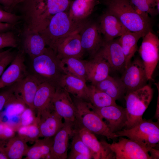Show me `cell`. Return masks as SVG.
Listing matches in <instances>:
<instances>
[{"instance_id": "cell-18", "label": "cell", "mask_w": 159, "mask_h": 159, "mask_svg": "<svg viewBox=\"0 0 159 159\" xmlns=\"http://www.w3.org/2000/svg\"><path fill=\"white\" fill-rule=\"evenodd\" d=\"M98 52L108 62L111 69H124L125 59L122 48L118 39L105 42Z\"/></svg>"}, {"instance_id": "cell-20", "label": "cell", "mask_w": 159, "mask_h": 159, "mask_svg": "<svg viewBox=\"0 0 159 159\" xmlns=\"http://www.w3.org/2000/svg\"><path fill=\"white\" fill-rule=\"evenodd\" d=\"M53 50L61 59L69 57L82 59L84 51L82 47L79 33L71 34L56 46Z\"/></svg>"}, {"instance_id": "cell-45", "label": "cell", "mask_w": 159, "mask_h": 159, "mask_svg": "<svg viewBox=\"0 0 159 159\" xmlns=\"http://www.w3.org/2000/svg\"><path fill=\"white\" fill-rule=\"evenodd\" d=\"M7 159L8 158L6 155L3 149L0 146V159Z\"/></svg>"}, {"instance_id": "cell-10", "label": "cell", "mask_w": 159, "mask_h": 159, "mask_svg": "<svg viewBox=\"0 0 159 159\" xmlns=\"http://www.w3.org/2000/svg\"><path fill=\"white\" fill-rule=\"evenodd\" d=\"M42 82L35 75H26L13 85L14 94L21 103L34 111L33 102L36 93Z\"/></svg>"}, {"instance_id": "cell-27", "label": "cell", "mask_w": 159, "mask_h": 159, "mask_svg": "<svg viewBox=\"0 0 159 159\" xmlns=\"http://www.w3.org/2000/svg\"><path fill=\"white\" fill-rule=\"evenodd\" d=\"M95 86L116 100L122 98L126 93L125 88L120 79L109 75Z\"/></svg>"}, {"instance_id": "cell-35", "label": "cell", "mask_w": 159, "mask_h": 159, "mask_svg": "<svg viewBox=\"0 0 159 159\" xmlns=\"http://www.w3.org/2000/svg\"><path fill=\"white\" fill-rule=\"evenodd\" d=\"M17 45L15 34L11 30L0 33V49L6 47H16Z\"/></svg>"}, {"instance_id": "cell-3", "label": "cell", "mask_w": 159, "mask_h": 159, "mask_svg": "<svg viewBox=\"0 0 159 159\" xmlns=\"http://www.w3.org/2000/svg\"><path fill=\"white\" fill-rule=\"evenodd\" d=\"M73 100L76 108L74 129L84 128L94 134L105 136L108 140L117 138L106 123L92 109L90 102L74 97Z\"/></svg>"}, {"instance_id": "cell-9", "label": "cell", "mask_w": 159, "mask_h": 159, "mask_svg": "<svg viewBox=\"0 0 159 159\" xmlns=\"http://www.w3.org/2000/svg\"><path fill=\"white\" fill-rule=\"evenodd\" d=\"M120 78L125 89V94L140 89L148 81L145 67L140 58L136 57L124 70Z\"/></svg>"}, {"instance_id": "cell-31", "label": "cell", "mask_w": 159, "mask_h": 159, "mask_svg": "<svg viewBox=\"0 0 159 159\" xmlns=\"http://www.w3.org/2000/svg\"><path fill=\"white\" fill-rule=\"evenodd\" d=\"M134 8L146 16L154 17L159 13V0H130Z\"/></svg>"}, {"instance_id": "cell-5", "label": "cell", "mask_w": 159, "mask_h": 159, "mask_svg": "<svg viewBox=\"0 0 159 159\" xmlns=\"http://www.w3.org/2000/svg\"><path fill=\"white\" fill-rule=\"evenodd\" d=\"M153 92L151 86L146 85L126 93L125 98L127 120L125 129L131 128L143 120V114L152 100Z\"/></svg>"}, {"instance_id": "cell-36", "label": "cell", "mask_w": 159, "mask_h": 159, "mask_svg": "<svg viewBox=\"0 0 159 159\" xmlns=\"http://www.w3.org/2000/svg\"><path fill=\"white\" fill-rule=\"evenodd\" d=\"M21 20V17L0 9V22L15 25Z\"/></svg>"}, {"instance_id": "cell-26", "label": "cell", "mask_w": 159, "mask_h": 159, "mask_svg": "<svg viewBox=\"0 0 159 159\" xmlns=\"http://www.w3.org/2000/svg\"><path fill=\"white\" fill-rule=\"evenodd\" d=\"M0 146L8 159H21L29 148L27 143L18 135L0 142Z\"/></svg>"}, {"instance_id": "cell-4", "label": "cell", "mask_w": 159, "mask_h": 159, "mask_svg": "<svg viewBox=\"0 0 159 159\" xmlns=\"http://www.w3.org/2000/svg\"><path fill=\"white\" fill-rule=\"evenodd\" d=\"M32 67L36 76L42 82H47L59 86L60 80L65 74L61 66V59L51 48H46L40 55L32 59Z\"/></svg>"}, {"instance_id": "cell-33", "label": "cell", "mask_w": 159, "mask_h": 159, "mask_svg": "<svg viewBox=\"0 0 159 159\" xmlns=\"http://www.w3.org/2000/svg\"><path fill=\"white\" fill-rule=\"evenodd\" d=\"M17 132L18 135L26 143L34 142L40 137V131L37 123L21 126Z\"/></svg>"}, {"instance_id": "cell-23", "label": "cell", "mask_w": 159, "mask_h": 159, "mask_svg": "<svg viewBox=\"0 0 159 159\" xmlns=\"http://www.w3.org/2000/svg\"><path fill=\"white\" fill-rule=\"evenodd\" d=\"M56 88L55 86L47 82H42L40 84L33 102L34 110L37 111V115L52 106Z\"/></svg>"}, {"instance_id": "cell-47", "label": "cell", "mask_w": 159, "mask_h": 159, "mask_svg": "<svg viewBox=\"0 0 159 159\" xmlns=\"http://www.w3.org/2000/svg\"><path fill=\"white\" fill-rule=\"evenodd\" d=\"M24 0H14L13 9L15 7L18 5L23 2Z\"/></svg>"}, {"instance_id": "cell-28", "label": "cell", "mask_w": 159, "mask_h": 159, "mask_svg": "<svg viewBox=\"0 0 159 159\" xmlns=\"http://www.w3.org/2000/svg\"><path fill=\"white\" fill-rule=\"evenodd\" d=\"M44 138L38 139L34 144L28 149L25 159H49V154L53 144L54 137Z\"/></svg>"}, {"instance_id": "cell-38", "label": "cell", "mask_w": 159, "mask_h": 159, "mask_svg": "<svg viewBox=\"0 0 159 159\" xmlns=\"http://www.w3.org/2000/svg\"><path fill=\"white\" fill-rule=\"evenodd\" d=\"M34 111L29 108L25 109L22 112L20 120L21 126H26L34 123H37V118Z\"/></svg>"}, {"instance_id": "cell-15", "label": "cell", "mask_w": 159, "mask_h": 159, "mask_svg": "<svg viewBox=\"0 0 159 159\" xmlns=\"http://www.w3.org/2000/svg\"><path fill=\"white\" fill-rule=\"evenodd\" d=\"M87 81L95 85L109 75L111 70L107 60L98 51L88 60H84Z\"/></svg>"}, {"instance_id": "cell-24", "label": "cell", "mask_w": 159, "mask_h": 159, "mask_svg": "<svg viewBox=\"0 0 159 159\" xmlns=\"http://www.w3.org/2000/svg\"><path fill=\"white\" fill-rule=\"evenodd\" d=\"M145 34L142 32H133L128 31L118 39L125 57V69L130 63L132 58L137 51L138 40Z\"/></svg>"}, {"instance_id": "cell-13", "label": "cell", "mask_w": 159, "mask_h": 159, "mask_svg": "<svg viewBox=\"0 0 159 159\" xmlns=\"http://www.w3.org/2000/svg\"><path fill=\"white\" fill-rule=\"evenodd\" d=\"M91 107L102 119L106 120V123L113 133L125 128L127 120L125 108L117 105L96 108L91 104Z\"/></svg>"}, {"instance_id": "cell-1", "label": "cell", "mask_w": 159, "mask_h": 159, "mask_svg": "<svg viewBox=\"0 0 159 159\" xmlns=\"http://www.w3.org/2000/svg\"><path fill=\"white\" fill-rule=\"evenodd\" d=\"M107 11L116 17L129 31L146 34L151 31L149 16L138 11L129 0H109Z\"/></svg>"}, {"instance_id": "cell-17", "label": "cell", "mask_w": 159, "mask_h": 159, "mask_svg": "<svg viewBox=\"0 0 159 159\" xmlns=\"http://www.w3.org/2000/svg\"><path fill=\"white\" fill-rule=\"evenodd\" d=\"M63 127L54 136L49 159H66L69 138L74 132V124L64 122Z\"/></svg>"}, {"instance_id": "cell-6", "label": "cell", "mask_w": 159, "mask_h": 159, "mask_svg": "<svg viewBox=\"0 0 159 159\" xmlns=\"http://www.w3.org/2000/svg\"><path fill=\"white\" fill-rule=\"evenodd\" d=\"M113 133L115 138L125 136L150 149L158 143L159 123L143 120L131 128H123Z\"/></svg>"}, {"instance_id": "cell-37", "label": "cell", "mask_w": 159, "mask_h": 159, "mask_svg": "<svg viewBox=\"0 0 159 159\" xmlns=\"http://www.w3.org/2000/svg\"><path fill=\"white\" fill-rule=\"evenodd\" d=\"M15 136V132L13 127L1 122L0 123V142L9 140Z\"/></svg>"}, {"instance_id": "cell-25", "label": "cell", "mask_w": 159, "mask_h": 159, "mask_svg": "<svg viewBox=\"0 0 159 159\" xmlns=\"http://www.w3.org/2000/svg\"><path fill=\"white\" fill-rule=\"evenodd\" d=\"M24 51L32 59L42 54L46 48L45 42L38 33L24 31Z\"/></svg>"}, {"instance_id": "cell-41", "label": "cell", "mask_w": 159, "mask_h": 159, "mask_svg": "<svg viewBox=\"0 0 159 159\" xmlns=\"http://www.w3.org/2000/svg\"><path fill=\"white\" fill-rule=\"evenodd\" d=\"M68 159H90L91 157L84 154L75 153H70Z\"/></svg>"}, {"instance_id": "cell-43", "label": "cell", "mask_w": 159, "mask_h": 159, "mask_svg": "<svg viewBox=\"0 0 159 159\" xmlns=\"http://www.w3.org/2000/svg\"><path fill=\"white\" fill-rule=\"evenodd\" d=\"M14 0H0V5L6 9H13Z\"/></svg>"}, {"instance_id": "cell-19", "label": "cell", "mask_w": 159, "mask_h": 159, "mask_svg": "<svg viewBox=\"0 0 159 159\" xmlns=\"http://www.w3.org/2000/svg\"><path fill=\"white\" fill-rule=\"evenodd\" d=\"M80 32L81 43L84 52L87 51L93 56L105 42L101 37L99 26L95 24L86 25Z\"/></svg>"}, {"instance_id": "cell-49", "label": "cell", "mask_w": 159, "mask_h": 159, "mask_svg": "<svg viewBox=\"0 0 159 159\" xmlns=\"http://www.w3.org/2000/svg\"><path fill=\"white\" fill-rule=\"evenodd\" d=\"M1 6L0 5V9H2L1 8Z\"/></svg>"}, {"instance_id": "cell-46", "label": "cell", "mask_w": 159, "mask_h": 159, "mask_svg": "<svg viewBox=\"0 0 159 159\" xmlns=\"http://www.w3.org/2000/svg\"><path fill=\"white\" fill-rule=\"evenodd\" d=\"M11 51V49H9L5 51L0 52V59L6 54L9 52Z\"/></svg>"}, {"instance_id": "cell-21", "label": "cell", "mask_w": 159, "mask_h": 159, "mask_svg": "<svg viewBox=\"0 0 159 159\" xmlns=\"http://www.w3.org/2000/svg\"><path fill=\"white\" fill-rule=\"evenodd\" d=\"M86 82L75 76L65 73L60 80L59 86L71 94L74 97L88 102L89 88Z\"/></svg>"}, {"instance_id": "cell-50", "label": "cell", "mask_w": 159, "mask_h": 159, "mask_svg": "<svg viewBox=\"0 0 159 159\" xmlns=\"http://www.w3.org/2000/svg\"><path fill=\"white\" fill-rule=\"evenodd\" d=\"M88 0V1H92L93 0Z\"/></svg>"}, {"instance_id": "cell-30", "label": "cell", "mask_w": 159, "mask_h": 159, "mask_svg": "<svg viewBox=\"0 0 159 159\" xmlns=\"http://www.w3.org/2000/svg\"><path fill=\"white\" fill-rule=\"evenodd\" d=\"M88 87V102L94 107L101 108L117 105L116 100L98 89L95 85L91 84Z\"/></svg>"}, {"instance_id": "cell-48", "label": "cell", "mask_w": 159, "mask_h": 159, "mask_svg": "<svg viewBox=\"0 0 159 159\" xmlns=\"http://www.w3.org/2000/svg\"><path fill=\"white\" fill-rule=\"evenodd\" d=\"M1 118L0 115V123H1Z\"/></svg>"}, {"instance_id": "cell-7", "label": "cell", "mask_w": 159, "mask_h": 159, "mask_svg": "<svg viewBox=\"0 0 159 159\" xmlns=\"http://www.w3.org/2000/svg\"><path fill=\"white\" fill-rule=\"evenodd\" d=\"M142 37L138 52L148 80L152 79L159 61V39L152 31L148 32Z\"/></svg>"}, {"instance_id": "cell-11", "label": "cell", "mask_w": 159, "mask_h": 159, "mask_svg": "<svg viewBox=\"0 0 159 159\" xmlns=\"http://www.w3.org/2000/svg\"><path fill=\"white\" fill-rule=\"evenodd\" d=\"M54 111L64 119V122L74 124L76 115V108L70 94L61 87H56L52 101Z\"/></svg>"}, {"instance_id": "cell-22", "label": "cell", "mask_w": 159, "mask_h": 159, "mask_svg": "<svg viewBox=\"0 0 159 159\" xmlns=\"http://www.w3.org/2000/svg\"><path fill=\"white\" fill-rule=\"evenodd\" d=\"M99 26L105 42L120 37L128 31L116 17L107 11L101 18Z\"/></svg>"}, {"instance_id": "cell-40", "label": "cell", "mask_w": 159, "mask_h": 159, "mask_svg": "<svg viewBox=\"0 0 159 159\" xmlns=\"http://www.w3.org/2000/svg\"><path fill=\"white\" fill-rule=\"evenodd\" d=\"M44 0H24L23 2L19 4H21V7H19V11L21 13L29 10Z\"/></svg>"}, {"instance_id": "cell-44", "label": "cell", "mask_w": 159, "mask_h": 159, "mask_svg": "<svg viewBox=\"0 0 159 159\" xmlns=\"http://www.w3.org/2000/svg\"><path fill=\"white\" fill-rule=\"evenodd\" d=\"M150 156L151 159H158L159 158V151L158 150L154 148H151L149 150Z\"/></svg>"}, {"instance_id": "cell-14", "label": "cell", "mask_w": 159, "mask_h": 159, "mask_svg": "<svg viewBox=\"0 0 159 159\" xmlns=\"http://www.w3.org/2000/svg\"><path fill=\"white\" fill-rule=\"evenodd\" d=\"M36 118L41 137H54L64 124L63 118L54 111L52 105L42 112Z\"/></svg>"}, {"instance_id": "cell-32", "label": "cell", "mask_w": 159, "mask_h": 159, "mask_svg": "<svg viewBox=\"0 0 159 159\" xmlns=\"http://www.w3.org/2000/svg\"><path fill=\"white\" fill-rule=\"evenodd\" d=\"M92 1L75 0L71 5L70 16L73 19L79 20L87 15L91 11Z\"/></svg>"}, {"instance_id": "cell-16", "label": "cell", "mask_w": 159, "mask_h": 159, "mask_svg": "<svg viewBox=\"0 0 159 159\" xmlns=\"http://www.w3.org/2000/svg\"><path fill=\"white\" fill-rule=\"evenodd\" d=\"M25 52L20 51L0 77V90L17 82L26 75Z\"/></svg>"}, {"instance_id": "cell-12", "label": "cell", "mask_w": 159, "mask_h": 159, "mask_svg": "<svg viewBox=\"0 0 159 159\" xmlns=\"http://www.w3.org/2000/svg\"><path fill=\"white\" fill-rule=\"evenodd\" d=\"M91 151L94 159H114L115 155L110 144L104 140L99 141L94 133L84 128L74 129Z\"/></svg>"}, {"instance_id": "cell-29", "label": "cell", "mask_w": 159, "mask_h": 159, "mask_svg": "<svg viewBox=\"0 0 159 159\" xmlns=\"http://www.w3.org/2000/svg\"><path fill=\"white\" fill-rule=\"evenodd\" d=\"M61 60V66L65 74L73 75L87 82L83 60L75 57L66 58Z\"/></svg>"}, {"instance_id": "cell-8", "label": "cell", "mask_w": 159, "mask_h": 159, "mask_svg": "<svg viewBox=\"0 0 159 159\" xmlns=\"http://www.w3.org/2000/svg\"><path fill=\"white\" fill-rule=\"evenodd\" d=\"M116 159H151L150 149L129 138L120 137L117 142L110 144Z\"/></svg>"}, {"instance_id": "cell-34", "label": "cell", "mask_w": 159, "mask_h": 159, "mask_svg": "<svg viewBox=\"0 0 159 159\" xmlns=\"http://www.w3.org/2000/svg\"><path fill=\"white\" fill-rule=\"evenodd\" d=\"M70 153H80L88 155L93 159L92 153L82 141L78 132L74 130Z\"/></svg>"}, {"instance_id": "cell-42", "label": "cell", "mask_w": 159, "mask_h": 159, "mask_svg": "<svg viewBox=\"0 0 159 159\" xmlns=\"http://www.w3.org/2000/svg\"><path fill=\"white\" fill-rule=\"evenodd\" d=\"M12 24L0 22V33L11 30L14 26Z\"/></svg>"}, {"instance_id": "cell-39", "label": "cell", "mask_w": 159, "mask_h": 159, "mask_svg": "<svg viewBox=\"0 0 159 159\" xmlns=\"http://www.w3.org/2000/svg\"><path fill=\"white\" fill-rule=\"evenodd\" d=\"M15 56L10 51L0 59V77L6 68L11 63Z\"/></svg>"}, {"instance_id": "cell-2", "label": "cell", "mask_w": 159, "mask_h": 159, "mask_svg": "<svg viewBox=\"0 0 159 159\" xmlns=\"http://www.w3.org/2000/svg\"><path fill=\"white\" fill-rule=\"evenodd\" d=\"M85 25L64 12H60L52 17L46 28L39 34L46 45L54 50L59 43L69 35L79 33Z\"/></svg>"}]
</instances>
